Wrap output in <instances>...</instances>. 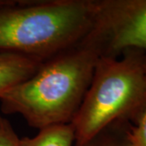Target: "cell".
<instances>
[{"instance_id": "cell-1", "label": "cell", "mask_w": 146, "mask_h": 146, "mask_svg": "<svg viewBox=\"0 0 146 146\" xmlns=\"http://www.w3.org/2000/svg\"><path fill=\"white\" fill-rule=\"evenodd\" d=\"M88 34L77 44L43 62L31 77L2 94L1 111L21 115L29 127L38 130L71 123L101 56L97 44Z\"/></svg>"}, {"instance_id": "cell-2", "label": "cell", "mask_w": 146, "mask_h": 146, "mask_svg": "<svg viewBox=\"0 0 146 146\" xmlns=\"http://www.w3.org/2000/svg\"><path fill=\"white\" fill-rule=\"evenodd\" d=\"M97 0H10L0 5V52L41 63L89 33Z\"/></svg>"}, {"instance_id": "cell-3", "label": "cell", "mask_w": 146, "mask_h": 146, "mask_svg": "<svg viewBox=\"0 0 146 146\" xmlns=\"http://www.w3.org/2000/svg\"><path fill=\"white\" fill-rule=\"evenodd\" d=\"M123 57H100L73 119L75 146H84L110 124L140 119L146 107V56L136 49Z\"/></svg>"}, {"instance_id": "cell-4", "label": "cell", "mask_w": 146, "mask_h": 146, "mask_svg": "<svg viewBox=\"0 0 146 146\" xmlns=\"http://www.w3.org/2000/svg\"><path fill=\"white\" fill-rule=\"evenodd\" d=\"M89 36L100 57L118 58L130 49L146 50V0H97Z\"/></svg>"}, {"instance_id": "cell-5", "label": "cell", "mask_w": 146, "mask_h": 146, "mask_svg": "<svg viewBox=\"0 0 146 146\" xmlns=\"http://www.w3.org/2000/svg\"><path fill=\"white\" fill-rule=\"evenodd\" d=\"M42 63L17 54L0 52V96L31 77Z\"/></svg>"}, {"instance_id": "cell-6", "label": "cell", "mask_w": 146, "mask_h": 146, "mask_svg": "<svg viewBox=\"0 0 146 146\" xmlns=\"http://www.w3.org/2000/svg\"><path fill=\"white\" fill-rule=\"evenodd\" d=\"M75 133L71 123L58 124L40 129L34 137L20 139V146H73Z\"/></svg>"}, {"instance_id": "cell-7", "label": "cell", "mask_w": 146, "mask_h": 146, "mask_svg": "<svg viewBox=\"0 0 146 146\" xmlns=\"http://www.w3.org/2000/svg\"><path fill=\"white\" fill-rule=\"evenodd\" d=\"M129 131L130 128L127 131L123 140H119L115 136L113 127L110 124L84 146H130Z\"/></svg>"}, {"instance_id": "cell-8", "label": "cell", "mask_w": 146, "mask_h": 146, "mask_svg": "<svg viewBox=\"0 0 146 146\" xmlns=\"http://www.w3.org/2000/svg\"><path fill=\"white\" fill-rule=\"evenodd\" d=\"M20 139L10 121L0 115V146H20Z\"/></svg>"}, {"instance_id": "cell-9", "label": "cell", "mask_w": 146, "mask_h": 146, "mask_svg": "<svg viewBox=\"0 0 146 146\" xmlns=\"http://www.w3.org/2000/svg\"><path fill=\"white\" fill-rule=\"evenodd\" d=\"M130 146H146V107L144 110L136 127H131L129 131Z\"/></svg>"}, {"instance_id": "cell-10", "label": "cell", "mask_w": 146, "mask_h": 146, "mask_svg": "<svg viewBox=\"0 0 146 146\" xmlns=\"http://www.w3.org/2000/svg\"><path fill=\"white\" fill-rule=\"evenodd\" d=\"M10 0H0V5H3V4H6L9 2Z\"/></svg>"}]
</instances>
